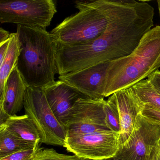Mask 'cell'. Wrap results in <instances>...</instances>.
Instances as JSON below:
<instances>
[{
  "instance_id": "6da1fadb",
  "label": "cell",
  "mask_w": 160,
  "mask_h": 160,
  "mask_svg": "<svg viewBox=\"0 0 160 160\" xmlns=\"http://www.w3.org/2000/svg\"><path fill=\"white\" fill-rule=\"evenodd\" d=\"M108 25L95 40L79 46L89 65L112 61L131 54L154 26V9L148 1L101 0Z\"/></svg>"
},
{
  "instance_id": "7a4b0ae2",
  "label": "cell",
  "mask_w": 160,
  "mask_h": 160,
  "mask_svg": "<svg viewBox=\"0 0 160 160\" xmlns=\"http://www.w3.org/2000/svg\"><path fill=\"white\" fill-rule=\"evenodd\" d=\"M20 45L17 68L28 87L42 89L55 82L58 45L46 29L18 25Z\"/></svg>"
},
{
  "instance_id": "3957f363",
  "label": "cell",
  "mask_w": 160,
  "mask_h": 160,
  "mask_svg": "<svg viewBox=\"0 0 160 160\" xmlns=\"http://www.w3.org/2000/svg\"><path fill=\"white\" fill-rule=\"evenodd\" d=\"M160 68V26L152 28L130 55L109 62L105 97L132 88Z\"/></svg>"
},
{
  "instance_id": "277c9868",
  "label": "cell",
  "mask_w": 160,
  "mask_h": 160,
  "mask_svg": "<svg viewBox=\"0 0 160 160\" xmlns=\"http://www.w3.org/2000/svg\"><path fill=\"white\" fill-rule=\"evenodd\" d=\"M75 4L78 12L65 18L50 32L58 48L90 42L100 37L107 27L101 0L77 1Z\"/></svg>"
},
{
  "instance_id": "5b68a950",
  "label": "cell",
  "mask_w": 160,
  "mask_h": 160,
  "mask_svg": "<svg viewBox=\"0 0 160 160\" xmlns=\"http://www.w3.org/2000/svg\"><path fill=\"white\" fill-rule=\"evenodd\" d=\"M24 108L36 125L41 143L63 147L67 131L52 112L42 89L28 87L26 91Z\"/></svg>"
},
{
  "instance_id": "8992f818",
  "label": "cell",
  "mask_w": 160,
  "mask_h": 160,
  "mask_svg": "<svg viewBox=\"0 0 160 160\" xmlns=\"http://www.w3.org/2000/svg\"><path fill=\"white\" fill-rule=\"evenodd\" d=\"M57 12L52 0H11L0 2V22L46 29Z\"/></svg>"
},
{
  "instance_id": "52a82bcc",
  "label": "cell",
  "mask_w": 160,
  "mask_h": 160,
  "mask_svg": "<svg viewBox=\"0 0 160 160\" xmlns=\"http://www.w3.org/2000/svg\"><path fill=\"white\" fill-rule=\"evenodd\" d=\"M63 147L83 160H104L114 157L118 153L119 133L110 131L67 134Z\"/></svg>"
},
{
  "instance_id": "ba28073f",
  "label": "cell",
  "mask_w": 160,
  "mask_h": 160,
  "mask_svg": "<svg viewBox=\"0 0 160 160\" xmlns=\"http://www.w3.org/2000/svg\"><path fill=\"white\" fill-rule=\"evenodd\" d=\"M160 141V124L139 114L129 138L116 157L122 160H153Z\"/></svg>"
},
{
  "instance_id": "9c48e42d",
  "label": "cell",
  "mask_w": 160,
  "mask_h": 160,
  "mask_svg": "<svg viewBox=\"0 0 160 160\" xmlns=\"http://www.w3.org/2000/svg\"><path fill=\"white\" fill-rule=\"evenodd\" d=\"M105 101L104 99H78L62 123L67 134L110 131L104 111Z\"/></svg>"
},
{
  "instance_id": "30bf717a",
  "label": "cell",
  "mask_w": 160,
  "mask_h": 160,
  "mask_svg": "<svg viewBox=\"0 0 160 160\" xmlns=\"http://www.w3.org/2000/svg\"><path fill=\"white\" fill-rule=\"evenodd\" d=\"M110 62H100L78 72L59 76L58 78L90 99H103Z\"/></svg>"
},
{
  "instance_id": "8fae6325",
  "label": "cell",
  "mask_w": 160,
  "mask_h": 160,
  "mask_svg": "<svg viewBox=\"0 0 160 160\" xmlns=\"http://www.w3.org/2000/svg\"><path fill=\"white\" fill-rule=\"evenodd\" d=\"M42 90L52 112L62 124L78 99L88 98L60 80L55 81Z\"/></svg>"
},
{
  "instance_id": "7c38bea8",
  "label": "cell",
  "mask_w": 160,
  "mask_h": 160,
  "mask_svg": "<svg viewBox=\"0 0 160 160\" xmlns=\"http://www.w3.org/2000/svg\"><path fill=\"white\" fill-rule=\"evenodd\" d=\"M28 87L16 66L7 78L3 96L0 99V124L16 115L24 107Z\"/></svg>"
},
{
  "instance_id": "4fadbf2b",
  "label": "cell",
  "mask_w": 160,
  "mask_h": 160,
  "mask_svg": "<svg viewBox=\"0 0 160 160\" xmlns=\"http://www.w3.org/2000/svg\"><path fill=\"white\" fill-rule=\"evenodd\" d=\"M114 94L120 120V146L128 139L132 133L137 118L141 112L142 103L131 88L118 91Z\"/></svg>"
},
{
  "instance_id": "5bb4252c",
  "label": "cell",
  "mask_w": 160,
  "mask_h": 160,
  "mask_svg": "<svg viewBox=\"0 0 160 160\" xmlns=\"http://www.w3.org/2000/svg\"><path fill=\"white\" fill-rule=\"evenodd\" d=\"M3 123L23 140L33 144L41 143V136L38 129L28 115H15L8 118Z\"/></svg>"
},
{
  "instance_id": "9a60e30c",
  "label": "cell",
  "mask_w": 160,
  "mask_h": 160,
  "mask_svg": "<svg viewBox=\"0 0 160 160\" xmlns=\"http://www.w3.org/2000/svg\"><path fill=\"white\" fill-rule=\"evenodd\" d=\"M20 49V42L17 33H11L7 54L0 64V99L3 96L7 78L17 66Z\"/></svg>"
},
{
  "instance_id": "2e32d148",
  "label": "cell",
  "mask_w": 160,
  "mask_h": 160,
  "mask_svg": "<svg viewBox=\"0 0 160 160\" xmlns=\"http://www.w3.org/2000/svg\"><path fill=\"white\" fill-rule=\"evenodd\" d=\"M34 145L37 144L29 143L18 137L4 123L0 124V158Z\"/></svg>"
},
{
  "instance_id": "e0dca14e",
  "label": "cell",
  "mask_w": 160,
  "mask_h": 160,
  "mask_svg": "<svg viewBox=\"0 0 160 160\" xmlns=\"http://www.w3.org/2000/svg\"><path fill=\"white\" fill-rule=\"evenodd\" d=\"M131 88L141 103L160 109V92L148 79H144Z\"/></svg>"
},
{
  "instance_id": "ac0fdd59",
  "label": "cell",
  "mask_w": 160,
  "mask_h": 160,
  "mask_svg": "<svg viewBox=\"0 0 160 160\" xmlns=\"http://www.w3.org/2000/svg\"><path fill=\"white\" fill-rule=\"evenodd\" d=\"M106 123L108 129L112 132L119 133L121 125L119 114L116 96L113 93L110 95L104 105Z\"/></svg>"
},
{
  "instance_id": "d6986e66",
  "label": "cell",
  "mask_w": 160,
  "mask_h": 160,
  "mask_svg": "<svg viewBox=\"0 0 160 160\" xmlns=\"http://www.w3.org/2000/svg\"><path fill=\"white\" fill-rule=\"evenodd\" d=\"M30 160H84L75 155L59 153L53 148H40Z\"/></svg>"
},
{
  "instance_id": "ffe728a7",
  "label": "cell",
  "mask_w": 160,
  "mask_h": 160,
  "mask_svg": "<svg viewBox=\"0 0 160 160\" xmlns=\"http://www.w3.org/2000/svg\"><path fill=\"white\" fill-rule=\"evenodd\" d=\"M40 145H34L31 147L20 150L3 157L0 160H30L35 155L40 148Z\"/></svg>"
},
{
  "instance_id": "44dd1931",
  "label": "cell",
  "mask_w": 160,
  "mask_h": 160,
  "mask_svg": "<svg viewBox=\"0 0 160 160\" xmlns=\"http://www.w3.org/2000/svg\"><path fill=\"white\" fill-rule=\"evenodd\" d=\"M141 103V115L149 120L160 124V109L150 105Z\"/></svg>"
},
{
  "instance_id": "7402d4cb",
  "label": "cell",
  "mask_w": 160,
  "mask_h": 160,
  "mask_svg": "<svg viewBox=\"0 0 160 160\" xmlns=\"http://www.w3.org/2000/svg\"><path fill=\"white\" fill-rule=\"evenodd\" d=\"M148 79L150 81L156 90L160 92V71L159 70L157 71L148 78Z\"/></svg>"
},
{
  "instance_id": "603a6c76",
  "label": "cell",
  "mask_w": 160,
  "mask_h": 160,
  "mask_svg": "<svg viewBox=\"0 0 160 160\" xmlns=\"http://www.w3.org/2000/svg\"><path fill=\"white\" fill-rule=\"evenodd\" d=\"M10 39L11 38L10 40H8L7 42L0 44V64L2 62L7 54L9 44H10Z\"/></svg>"
},
{
  "instance_id": "cb8c5ba5",
  "label": "cell",
  "mask_w": 160,
  "mask_h": 160,
  "mask_svg": "<svg viewBox=\"0 0 160 160\" xmlns=\"http://www.w3.org/2000/svg\"><path fill=\"white\" fill-rule=\"evenodd\" d=\"M11 33L3 29L2 28L0 29V44L3 43L10 40Z\"/></svg>"
},
{
  "instance_id": "d4e9b609",
  "label": "cell",
  "mask_w": 160,
  "mask_h": 160,
  "mask_svg": "<svg viewBox=\"0 0 160 160\" xmlns=\"http://www.w3.org/2000/svg\"><path fill=\"white\" fill-rule=\"evenodd\" d=\"M156 156L158 160H160V141L158 145V149L156 153Z\"/></svg>"
},
{
  "instance_id": "484cf974",
  "label": "cell",
  "mask_w": 160,
  "mask_h": 160,
  "mask_svg": "<svg viewBox=\"0 0 160 160\" xmlns=\"http://www.w3.org/2000/svg\"><path fill=\"white\" fill-rule=\"evenodd\" d=\"M122 160L121 159H118V158H117L116 156L114 157H111V158H107V159H104V160Z\"/></svg>"
},
{
  "instance_id": "4316f807",
  "label": "cell",
  "mask_w": 160,
  "mask_h": 160,
  "mask_svg": "<svg viewBox=\"0 0 160 160\" xmlns=\"http://www.w3.org/2000/svg\"><path fill=\"white\" fill-rule=\"evenodd\" d=\"M158 4V10H159V14L160 16V0H158L157 1Z\"/></svg>"
},
{
  "instance_id": "83f0119b",
  "label": "cell",
  "mask_w": 160,
  "mask_h": 160,
  "mask_svg": "<svg viewBox=\"0 0 160 160\" xmlns=\"http://www.w3.org/2000/svg\"><path fill=\"white\" fill-rule=\"evenodd\" d=\"M153 160H158V159H157V157H156V155H155V157H154Z\"/></svg>"
}]
</instances>
